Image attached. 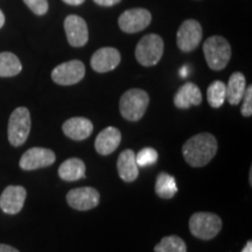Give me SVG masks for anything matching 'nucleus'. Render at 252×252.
Here are the masks:
<instances>
[{"label":"nucleus","mask_w":252,"mask_h":252,"mask_svg":"<svg viewBox=\"0 0 252 252\" xmlns=\"http://www.w3.org/2000/svg\"><path fill=\"white\" fill-rule=\"evenodd\" d=\"M149 103L150 97L146 91L141 89H130L123 94L121 102H119V110L126 121L138 122L144 117Z\"/></svg>","instance_id":"2"},{"label":"nucleus","mask_w":252,"mask_h":252,"mask_svg":"<svg viewBox=\"0 0 252 252\" xmlns=\"http://www.w3.org/2000/svg\"><path fill=\"white\" fill-rule=\"evenodd\" d=\"M4 24H5V15L2 13L1 9H0V28L4 26Z\"/></svg>","instance_id":"32"},{"label":"nucleus","mask_w":252,"mask_h":252,"mask_svg":"<svg viewBox=\"0 0 252 252\" xmlns=\"http://www.w3.org/2000/svg\"><path fill=\"white\" fill-rule=\"evenodd\" d=\"M119 176L123 181L133 182L139 175V167L135 161V154L132 150H125L119 154L117 160Z\"/></svg>","instance_id":"18"},{"label":"nucleus","mask_w":252,"mask_h":252,"mask_svg":"<svg viewBox=\"0 0 252 252\" xmlns=\"http://www.w3.org/2000/svg\"><path fill=\"white\" fill-rule=\"evenodd\" d=\"M202 103V94L196 84L188 82L182 86L174 96V105L179 109H189Z\"/></svg>","instance_id":"17"},{"label":"nucleus","mask_w":252,"mask_h":252,"mask_svg":"<svg viewBox=\"0 0 252 252\" xmlns=\"http://www.w3.org/2000/svg\"><path fill=\"white\" fill-rule=\"evenodd\" d=\"M156 193L161 198H172L178 193V186H176L174 176L169 175L168 173H160L157 176L156 182Z\"/></svg>","instance_id":"22"},{"label":"nucleus","mask_w":252,"mask_h":252,"mask_svg":"<svg viewBox=\"0 0 252 252\" xmlns=\"http://www.w3.org/2000/svg\"><path fill=\"white\" fill-rule=\"evenodd\" d=\"M135 59L144 67L156 65L163 54V40L158 34H147L135 47Z\"/></svg>","instance_id":"6"},{"label":"nucleus","mask_w":252,"mask_h":252,"mask_svg":"<svg viewBox=\"0 0 252 252\" xmlns=\"http://www.w3.org/2000/svg\"><path fill=\"white\" fill-rule=\"evenodd\" d=\"M189 230L196 238L210 241L222 230V220L214 213H195L189 219Z\"/></svg>","instance_id":"4"},{"label":"nucleus","mask_w":252,"mask_h":252,"mask_svg":"<svg viewBox=\"0 0 252 252\" xmlns=\"http://www.w3.org/2000/svg\"><path fill=\"white\" fill-rule=\"evenodd\" d=\"M24 2L36 15H43L48 11V0H24Z\"/></svg>","instance_id":"26"},{"label":"nucleus","mask_w":252,"mask_h":252,"mask_svg":"<svg viewBox=\"0 0 252 252\" xmlns=\"http://www.w3.org/2000/svg\"><path fill=\"white\" fill-rule=\"evenodd\" d=\"M152 21V15L145 8H131L119 17V27L125 33H138L145 30Z\"/></svg>","instance_id":"11"},{"label":"nucleus","mask_w":252,"mask_h":252,"mask_svg":"<svg viewBox=\"0 0 252 252\" xmlns=\"http://www.w3.org/2000/svg\"><path fill=\"white\" fill-rule=\"evenodd\" d=\"M63 133L71 140L82 141L89 138L94 131V124L88 118L72 117L63 123Z\"/></svg>","instance_id":"15"},{"label":"nucleus","mask_w":252,"mask_h":252,"mask_svg":"<svg viewBox=\"0 0 252 252\" xmlns=\"http://www.w3.org/2000/svg\"><path fill=\"white\" fill-rule=\"evenodd\" d=\"M202 40V27L198 21L194 19L185 20L179 27L176 34V43L182 52L189 53L196 49Z\"/></svg>","instance_id":"8"},{"label":"nucleus","mask_w":252,"mask_h":252,"mask_svg":"<svg viewBox=\"0 0 252 252\" xmlns=\"http://www.w3.org/2000/svg\"><path fill=\"white\" fill-rule=\"evenodd\" d=\"M90 63L91 68L97 72L111 71L121 63V53L112 47H104L94 53Z\"/></svg>","instance_id":"14"},{"label":"nucleus","mask_w":252,"mask_h":252,"mask_svg":"<svg viewBox=\"0 0 252 252\" xmlns=\"http://www.w3.org/2000/svg\"><path fill=\"white\" fill-rule=\"evenodd\" d=\"M96 4H98L99 6H105V7H110V6L117 5L121 2V0H94Z\"/></svg>","instance_id":"28"},{"label":"nucleus","mask_w":252,"mask_h":252,"mask_svg":"<svg viewBox=\"0 0 252 252\" xmlns=\"http://www.w3.org/2000/svg\"><path fill=\"white\" fill-rule=\"evenodd\" d=\"M86 65L80 60L61 63L52 71V80L60 86H74L83 80Z\"/></svg>","instance_id":"7"},{"label":"nucleus","mask_w":252,"mask_h":252,"mask_svg":"<svg viewBox=\"0 0 252 252\" xmlns=\"http://www.w3.org/2000/svg\"><path fill=\"white\" fill-rule=\"evenodd\" d=\"M243 104H242L241 112L244 117H251L252 116V87L249 86L245 89L243 98Z\"/></svg>","instance_id":"27"},{"label":"nucleus","mask_w":252,"mask_h":252,"mask_svg":"<svg viewBox=\"0 0 252 252\" xmlns=\"http://www.w3.org/2000/svg\"><path fill=\"white\" fill-rule=\"evenodd\" d=\"M226 88V99L231 105H237L242 102L245 89H247V81L242 72L236 71L229 78Z\"/></svg>","instance_id":"20"},{"label":"nucleus","mask_w":252,"mask_h":252,"mask_svg":"<svg viewBox=\"0 0 252 252\" xmlns=\"http://www.w3.org/2000/svg\"><path fill=\"white\" fill-rule=\"evenodd\" d=\"M59 176L62 180L71 182L86 178V163L78 158H70L61 163Z\"/></svg>","instance_id":"19"},{"label":"nucleus","mask_w":252,"mask_h":252,"mask_svg":"<svg viewBox=\"0 0 252 252\" xmlns=\"http://www.w3.org/2000/svg\"><path fill=\"white\" fill-rule=\"evenodd\" d=\"M99 197L100 195L97 189L93 187H81L68 191L67 202L72 209L86 212L98 206Z\"/></svg>","instance_id":"10"},{"label":"nucleus","mask_w":252,"mask_h":252,"mask_svg":"<svg viewBox=\"0 0 252 252\" xmlns=\"http://www.w3.org/2000/svg\"><path fill=\"white\" fill-rule=\"evenodd\" d=\"M32 127L30 110L25 106L17 108L9 116L8 140L12 146H21L26 143Z\"/></svg>","instance_id":"5"},{"label":"nucleus","mask_w":252,"mask_h":252,"mask_svg":"<svg viewBox=\"0 0 252 252\" xmlns=\"http://www.w3.org/2000/svg\"><path fill=\"white\" fill-rule=\"evenodd\" d=\"M219 144L212 133L202 132L193 135L182 146V156L191 167H203L216 156Z\"/></svg>","instance_id":"1"},{"label":"nucleus","mask_w":252,"mask_h":252,"mask_svg":"<svg viewBox=\"0 0 252 252\" xmlns=\"http://www.w3.org/2000/svg\"><path fill=\"white\" fill-rule=\"evenodd\" d=\"M154 252H187V245L179 236H166L154 247Z\"/></svg>","instance_id":"24"},{"label":"nucleus","mask_w":252,"mask_h":252,"mask_svg":"<svg viewBox=\"0 0 252 252\" xmlns=\"http://www.w3.org/2000/svg\"><path fill=\"white\" fill-rule=\"evenodd\" d=\"M207 99L209 105L214 109H219L226 99L225 83L222 81H214L207 90Z\"/></svg>","instance_id":"23"},{"label":"nucleus","mask_w":252,"mask_h":252,"mask_svg":"<svg viewBox=\"0 0 252 252\" xmlns=\"http://www.w3.org/2000/svg\"><path fill=\"white\" fill-rule=\"evenodd\" d=\"M241 252H252V242L249 241Z\"/></svg>","instance_id":"31"},{"label":"nucleus","mask_w":252,"mask_h":252,"mask_svg":"<svg viewBox=\"0 0 252 252\" xmlns=\"http://www.w3.org/2000/svg\"><path fill=\"white\" fill-rule=\"evenodd\" d=\"M203 53L208 67L213 70H222L231 58V47L223 36H210L203 43Z\"/></svg>","instance_id":"3"},{"label":"nucleus","mask_w":252,"mask_h":252,"mask_svg":"<svg viewBox=\"0 0 252 252\" xmlns=\"http://www.w3.org/2000/svg\"><path fill=\"white\" fill-rule=\"evenodd\" d=\"M27 191L23 186H8L0 196V208L8 215H15L23 209Z\"/></svg>","instance_id":"12"},{"label":"nucleus","mask_w":252,"mask_h":252,"mask_svg":"<svg viewBox=\"0 0 252 252\" xmlns=\"http://www.w3.org/2000/svg\"><path fill=\"white\" fill-rule=\"evenodd\" d=\"M158 152L152 147H145L135 156V161L138 167H149L157 162Z\"/></svg>","instance_id":"25"},{"label":"nucleus","mask_w":252,"mask_h":252,"mask_svg":"<svg viewBox=\"0 0 252 252\" xmlns=\"http://www.w3.org/2000/svg\"><path fill=\"white\" fill-rule=\"evenodd\" d=\"M63 1L65 2V4L68 5H71V6H78L81 4H83L86 0H63Z\"/></svg>","instance_id":"30"},{"label":"nucleus","mask_w":252,"mask_h":252,"mask_svg":"<svg viewBox=\"0 0 252 252\" xmlns=\"http://www.w3.org/2000/svg\"><path fill=\"white\" fill-rule=\"evenodd\" d=\"M23 70L20 60L13 53H0V77H12Z\"/></svg>","instance_id":"21"},{"label":"nucleus","mask_w":252,"mask_h":252,"mask_svg":"<svg viewBox=\"0 0 252 252\" xmlns=\"http://www.w3.org/2000/svg\"><path fill=\"white\" fill-rule=\"evenodd\" d=\"M122 141V133L115 126H108L100 131L94 141V149L100 156H109L117 150Z\"/></svg>","instance_id":"16"},{"label":"nucleus","mask_w":252,"mask_h":252,"mask_svg":"<svg viewBox=\"0 0 252 252\" xmlns=\"http://www.w3.org/2000/svg\"><path fill=\"white\" fill-rule=\"evenodd\" d=\"M56 156L52 150L43 147H33L23 154L19 166L24 171H35V169L48 167L55 162Z\"/></svg>","instance_id":"9"},{"label":"nucleus","mask_w":252,"mask_h":252,"mask_svg":"<svg viewBox=\"0 0 252 252\" xmlns=\"http://www.w3.org/2000/svg\"><path fill=\"white\" fill-rule=\"evenodd\" d=\"M64 31L69 45L72 47H83L89 39L86 20L78 15H68L65 18Z\"/></svg>","instance_id":"13"},{"label":"nucleus","mask_w":252,"mask_h":252,"mask_svg":"<svg viewBox=\"0 0 252 252\" xmlns=\"http://www.w3.org/2000/svg\"><path fill=\"white\" fill-rule=\"evenodd\" d=\"M0 252H19L17 249L7 244H0Z\"/></svg>","instance_id":"29"}]
</instances>
